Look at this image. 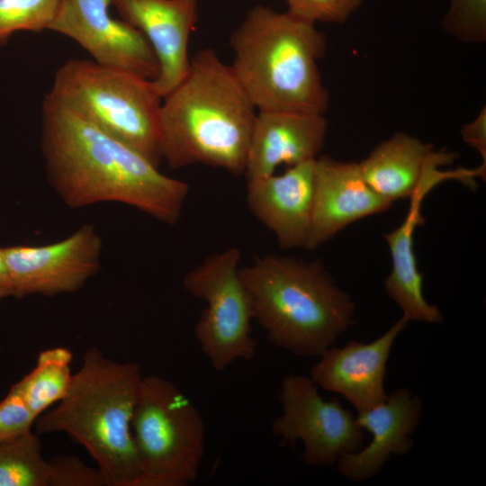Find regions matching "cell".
<instances>
[{"label":"cell","mask_w":486,"mask_h":486,"mask_svg":"<svg viewBox=\"0 0 486 486\" xmlns=\"http://www.w3.org/2000/svg\"><path fill=\"white\" fill-rule=\"evenodd\" d=\"M292 15L311 23H341L358 9L364 0H285Z\"/></svg>","instance_id":"d4e9b609"},{"label":"cell","mask_w":486,"mask_h":486,"mask_svg":"<svg viewBox=\"0 0 486 486\" xmlns=\"http://www.w3.org/2000/svg\"><path fill=\"white\" fill-rule=\"evenodd\" d=\"M230 45V68L257 111L324 114L329 97L318 60L327 40L314 23L256 4Z\"/></svg>","instance_id":"277c9868"},{"label":"cell","mask_w":486,"mask_h":486,"mask_svg":"<svg viewBox=\"0 0 486 486\" xmlns=\"http://www.w3.org/2000/svg\"><path fill=\"white\" fill-rule=\"evenodd\" d=\"M48 94L159 166L162 98L152 80L94 60L70 58L55 72Z\"/></svg>","instance_id":"8992f818"},{"label":"cell","mask_w":486,"mask_h":486,"mask_svg":"<svg viewBox=\"0 0 486 486\" xmlns=\"http://www.w3.org/2000/svg\"><path fill=\"white\" fill-rule=\"evenodd\" d=\"M37 418L15 382L0 401V443L32 431Z\"/></svg>","instance_id":"cb8c5ba5"},{"label":"cell","mask_w":486,"mask_h":486,"mask_svg":"<svg viewBox=\"0 0 486 486\" xmlns=\"http://www.w3.org/2000/svg\"><path fill=\"white\" fill-rule=\"evenodd\" d=\"M408 321L402 316L369 343L351 340L343 346H330L311 367L310 377L318 387L343 396L357 412L384 402L387 362Z\"/></svg>","instance_id":"4fadbf2b"},{"label":"cell","mask_w":486,"mask_h":486,"mask_svg":"<svg viewBox=\"0 0 486 486\" xmlns=\"http://www.w3.org/2000/svg\"><path fill=\"white\" fill-rule=\"evenodd\" d=\"M326 134L324 114L257 111L247 154V180L274 174L282 165L315 159Z\"/></svg>","instance_id":"ac0fdd59"},{"label":"cell","mask_w":486,"mask_h":486,"mask_svg":"<svg viewBox=\"0 0 486 486\" xmlns=\"http://www.w3.org/2000/svg\"><path fill=\"white\" fill-rule=\"evenodd\" d=\"M102 248V238L91 223L56 242L3 248L13 297L78 291L99 272Z\"/></svg>","instance_id":"30bf717a"},{"label":"cell","mask_w":486,"mask_h":486,"mask_svg":"<svg viewBox=\"0 0 486 486\" xmlns=\"http://www.w3.org/2000/svg\"><path fill=\"white\" fill-rule=\"evenodd\" d=\"M392 202L377 194L364 180L359 163L317 157L310 238L313 250L349 224L388 210Z\"/></svg>","instance_id":"9a60e30c"},{"label":"cell","mask_w":486,"mask_h":486,"mask_svg":"<svg viewBox=\"0 0 486 486\" xmlns=\"http://www.w3.org/2000/svg\"><path fill=\"white\" fill-rule=\"evenodd\" d=\"M60 0H0V46L18 32L48 30Z\"/></svg>","instance_id":"7402d4cb"},{"label":"cell","mask_w":486,"mask_h":486,"mask_svg":"<svg viewBox=\"0 0 486 486\" xmlns=\"http://www.w3.org/2000/svg\"><path fill=\"white\" fill-rule=\"evenodd\" d=\"M13 296L12 283L6 266L3 248H0V300Z\"/></svg>","instance_id":"83f0119b"},{"label":"cell","mask_w":486,"mask_h":486,"mask_svg":"<svg viewBox=\"0 0 486 486\" xmlns=\"http://www.w3.org/2000/svg\"><path fill=\"white\" fill-rule=\"evenodd\" d=\"M442 24L447 33L459 40L484 41L486 39V0H451Z\"/></svg>","instance_id":"603a6c76"},{"label":"cell","mask_w":486,"mask_h":486,"mask_svg":"<svg viewBox=\"0 0 486 486\" xmlns=\"http://www.w3.org/2000/svg\"><path fill=\"white\" fill-rule=\"evenodd\" d=\"M111 0H60L49 31L63 34L99 65L155 80L158 58L145 36L109 12Z\"/></svg>","instance_id":"8fae6325"},{"label":"cell","mask_w":486,"mask_h":486,"mask_svg":"<svg viewBox=\"0 0 486 486\" xmlns=\"http://www.w3.org/2000/svg\"><path fill=\"white\" fill-rule=\"evenodd\" d=\"M422 412L421 399L406 388L392 392L384 402L357 412V425L372 435V440L367 446L342 455L337 462L338 472L354 482L374 477L392 454L411 450L410 435L418 428Z\"/></svg>","instance_id":"e0dca14e"},{"label":"cell","mask_w":486,"mask_h":486,"mask_svg":"<svg viewBox=\"0 0 486 486\" xmlns=\"http://www.w3.org/2000/svg\"><path fill=\"white\" fill-rule=\"evenodd\" d=\"M131 429L140 465V486H187L204 452L201 413L175 383L143 376Z\"/></svg>","instance_id":"52a82bcc"},{"label":"cell","mask_w":486,"mask_h":486,"mask_svg":"<svg viewBox=\"0 0 486 486\" xmlns=\"http://www.w3.org/2000/svg\"><path fill=\"white\" fill-rule=\"evenodd\" d=\"M240 257L238 248H229L207 256L183 279L184 289L207 303L194 335L212 367L219 372L237 360H252L256 352L253 310L240 276Z\"/></svg>","instance_id":"ba28073f"},{"label":"cell","mask_w":486,"mask_h":486,"mask_svg":"<svg viewBox=\"0 0 486 486\" xmlns=\"http://www.w3.org/2000/svg\"><path fill=\"white\" fill-rule=\"evenodd\" d=\"M121 19L138 29L159 64L152 80L161 98L186 76L188 42L198 19L197 0H111Z\"/></svg>","instance_id":"5bb4252c"},{"label":"cell","mask_w":486,"mask_h":486,"mask_svg":"<svg viewBox=\"0 0 486 486\" xmlns=\"http://www.w3.org/2000/svg\"><path fill=\"white\" fill-rule=\"evenodd\" d=\"M315 159L288 166L280 175L248 180V207L275 235L282 248L307 247L312 221Z\"/></svg>","instance_id":"2e32d148"},{"label":"cell","mask_w":486,"mask_h":486,"mask_svg":"<svg viewBox=\"0 0 486 486\" xmlns=\"http://www.w3.org/2000/svg\"><path fill=\"white\" fill-rule=\"evenodd\" d=\"M454 154L437 151L428 164L422 179L410 197L407 215L401 224L383 235L390 248L392 267L384 281V289L400 307L408 320L430 324L441 323L440 310L427 302L423 294V275L419 273L414 252V233L426 220L421 214L425 197L436 186L447 180H459L468 186L474 185V177L482 176V169L457 168L442 170L440 167L453 162Z\"/></svg>","instance_id":"7c38bea8"},{"label":"cell","mask_w":486,"mask_h":486,"mask_svg":"<svg viewBox=\"0 0 486 486\" xmlns=\"http://www.w3.org/2000/svg\"><path fill=\"white\" fill-rule=\"evenodd\" d=\"M283 412L271 425L282 446L303 445L302 461L330 466L344 454L363 447L364 430L337 400H325L310 376L289 374L281 383Z\"/></svg>","instance_id":"9c48e42d"},{"label":"cell","mask_w":486,"mask_h":486,"mask_svg":"<svg viewBox=\"0 0 486 486\" xmlns=\"http://www.w3.org/2000/svg\"><path fill=\"white\" fill-rule=\"evenodd\" d=\"M436 152L431 144L397 132L379 143L359 166L368 185L392 202L412 195Z\"/></svg>","instance_id":"d6986e66"},{"label":"cell","mask_w":486,"mask_h":486,"mask_svg":"<svg viewBox=\"0 0 486 486\" xmlns=\"http://www.w3.org/2000/svg\"><path fill=\"white\" fill-rule=\"evenodd\" d=\"M0 486H50V463L39 434L31 431L0 443Z\"/></svg>","instance_id":"44dd1931"},{"label":"cell","mask_w":486,"mask_h":486,"mask_svg":"<svg viewBox=\"0 0 486 486\" xmlns=\"http://www.w3.org/2000/svg\"><path fill=\"white\" fill-rule=\"evenodd\" d=\"M50 463V486H107L98 467L73 455L55 456Z\"/></svg>","instance_id":"484cf974"},{"label":"cell","mask_w":486,"mask_h":486,"mask_svg":"<svg viewBox=\"0 0 486 486\" xmlns=\"http://www.w3.org/2000/svg\"><path fill=\"white\" fill-rule=\"evenodd\" d=\"M72 353L63 346L41 351L33 369L17 382L30 410L39 417L67 394L73 378Z\"/></svg>","instance_id":"ffe728a7"},{"label":"cell","mask_w":486,"mask_h":486,"mask_svg":"<svg viewBox=\"0 0 486 486\" xmlns=\"http://www.w3.org/2000/svg\"><path fill=\"white\" fill-rule=\"evenodd\" d=\"M40 149L48 182L68 208L118 202L166 224L179 220L188 183L161 173L49 94L41 106Z\"/></svg>","instance_id":"6da1fadb"},{"label":"cell","mask_w":486,"mask_h":486,"mask_svg":"<svg viewBox=\"0 0 486 486\" xmlns=\"http://www.w3.org/2000/svg\"><path fill=\"white\" fill-rule=\"evenodd\" d=\"M239 272L254 320L273 345L293 355L320 356L355 322V302L319 259L270 254Z\"/></svg>","instance_id":"5b68a950"},{"label":"cell","mask_w":486,"mask_h":486,"mask_svg":"<svg viewBox=\"0 0 486 486\" xmlns=\"http://www.w3.org/2000/svg\"><path fill=\"white\" fill-rule=\"evenodd\" d=\"M464 141L476 149L486 165V109L482 107L476 118L461 129Z\"/></svg>","instance_id":"4316f807"},{"label":"cell","mask_w":486,"mask_h":486,"mask_svg":"<svg viewBox=\"0 0 486 486\" xmlns=\"http://www.w3.org/2000/svg\"><path fill=\"white\" fill-rule=\"evenodd\" d=\"M143 375L133 362L87 348L70 387L57 405L40 415L36 433H65L79 443L107 486H140V465L131 420Z\"/></svg>","instance_id":"3957f363"},{"label":"cell","mask_w":486,"mask_h":486,"mask_svg":"<svg viewBox=\"0 0 486 486\" xmlns=\"http://www.w3.org/2000/svg\"><path fill=\"white\" fill-rule=\"evenodd\" d=\"M257 110L213 49L197 51L184 79L162 98L160 151L168 166L194 164L244 174Z\"/></svg>","instance_id":"7a4b0ae2"}]
</instances>
